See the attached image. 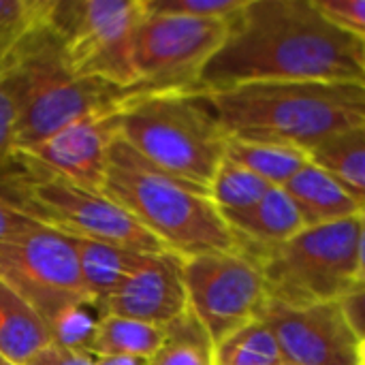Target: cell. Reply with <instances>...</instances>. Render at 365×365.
I'll list each match as a JSON object with an SVG mask.
<instances>
[{"label":"cell","instance_id":"obj_27","mask_svg":"<svg viewBox=\"0 0 365 365\" xmlns=\"http://www.w3.org/2000/svg\"><path fill=\"white\" fill-rule=\"evenodd\" d=\"M246 0H145L150 13L182 15L195 19H229Z\"/></svg>","mask_w":365,"mask_h":365},{"label":"cell","instance_id":"obj_9","mask_svg":"<svg viewBox=\"0 0 365 365\" xmlns=\"http://www.w3.org/2000/svg\"><path fill=\"white\" fill-rule=\"evenodd\" d=\"M227 21L160 15L145 9L133 38V94L199 92L203 68L227 36Z\"/></svg>","mask_w":365,"mask_h":365},{"label":"cell","instance_id":"obj_5","mask_svg":"<svg viewBox=\"0 0 365 365\" xmlns=\"http://www.w3.org/2000/svg\"><path fill=\"white\" fill-rule=\"evenodd\" d=\"M120 135L156 169L210 195L227 135L205 94H141L120 111Z\"/></svg>","mask_w":365,"mask_h":365},{"label":"cell","instance_id":"obj_37","mask_svg":"<svg viewBox=\"0 0 365 365\" xmlns=\"http://www.w3.org/2000/svg\"><path fill=\"white\" fill-rule=\"evenodd\" d=\"M364 68H365V43H364Z\"/></svg>","mask_w":365,"mask_h":365},{"label":"cell","instance_id":"obj_29","mask_svg":"<svg viewBox=\"0 0 365 365\" xmlns=\"http://www.w3.org/2000/svg\"><path fill=\"white\" fill-rule=\"evenodd\" d=\"M15 152V105L0 79V169H4L13 160Z\"/></svg>","mask_w":365,"mask_h":365},{"label":"cell","instance_id":"obj_20","mask_svg":"<svg viewBox=\"0 0 365 365\" xmlns=\"http://www.w3.org/2000/svg\"><path fill=\"white\" fill-rule=\"evenodd\" d=\"M225 156L252 171L274 188H284L312 160L310 152L299 148L242 139H227Z\"/></svg>","mask_w":365,"mask_h":365},{"label":"cell","instance_id":"obj_23","mask_svg":"<svg viewBox=\"0 0 365 365\" xmlns=\"http://www.w3.org/2000/svg\"><path fill=\"white\" fill-rule=\"evenodd\" d=\"M148 365H214V342L188 310L165 327V342Z\"/></svg>","mask_w":365,"mask_h":365},{"label":"cell","instance_id":"obj_1","mask_svg":"<svg viewBox=\"0 0 365 365\" xmlns=\"http://www.w3.org/2000/svg\"><path fill=\"white\" fill-rule=\"evenodd\" d=\"M280 81L365 83L364 41L331 24L314 0H246L203 68L199 94Z\"/></svg>","mask_w":365,"mask_h":365},{"label":"cell","instance_id":"obj_4","mask_svg":"<svg viewBox=\"0 0 365 365\" xmlns=\"http://www.w3.org/2000/svg\"><path fill=\"white\" fill-rule=\"evenodd\" d=\"M103 195L182 259L240 250L207 192L156 169L122 137L111 148Z\"/></svg>","mask_w":365,"mask_h":365},{"label":"cell","instance_id":"obj_19","mask_svg":"<svg viewBox=\"0 0 365 365\" xmlns=\"http://www.w3.org/2000/svg\"><path fill=\"white\" fill-rule=\"evenodd\" d=\"M165 342V327L143 321L101 314L92 334L88 355L92 357H133L150 361Z\"/></svg>","mask_w":365,"mask_h":365},{"label":"cell","instance_id":"obj_30","mask_svg":"<svg viewBox=\"0 0 365 365\" xmlns=\"http://www.w3.org/2000/svg\"><path fill=\"white\" fill-rule=\"evenodd\" d=\"M34 225H36L34 218H30L21 210L13 207L11 203L0 199V248H4L6 244H11L17 237H21Z\"/></svg>","mask_w":365,"mask_h":365},{"label":"cell","instance_id":"obj_24","mask_svg":"<svg viewBox=\"0 0 365 365\" xmlns=\"http://www.w3.org/2000/svg\"><path fill=\"white\" fill-rule=\"evenodd\" d=\"M272 188L265 180L225 156L210 184V199L222 216L240 214L255 207Z\"/></svg>","mask_w":365,"mask_h":365},{"label":"cell","instance_id":"obj_13","mask_svg":"<svg viewBox=\"0 0 365 365\" xmlns=\"http://www.w3.org/2000/svg\"><path fill=\"white\" fill-rule=\"evenodd\" d=\"M184 261L175 252H148L135 272L98 306L101 314L167 327L188 312Z\"/></svg>","mask_w":365,"mask_h":365},{"label":"cell","instance_id":"obj_21","mask_svg":"<svg viewBox=\"0 0 365 365\" xmlns=\"http://www.w3.org/2000/svg\"><path fill=\"white\" fill-rule=\"evenodd\" d=\"M310 158L331 173L365 212V124L321 143Z\"/></svg>","mask_w":365,"mask_h":365},{"label":"cell","instance_id":"obj_14","mask_svg":"<svg viewBox=\"0 0 365 365\" xmlns=\"http://www.w3.org/2000/svg\"><path fill=\"white\" fill-rule=\"evenodd\" d=\"M120 137V111L101 113L64 126L24 154L79 188L103 192L109 154Z\"/></svg>","mask_w":365,"mask_h":365},{"label":"cell","instance_id":"obj_6","mask_svg":"<svg viewBox=\"0 0 365 365\" xmlns=\"http://www.w3.org/2000/svg\"><path fill=\"white\" fill-rule=\"evenodd\" d=\"M0 199L68 237L107 242L137 252L167 250L109 197L71 184L24 152H15L13 160L0 169Z\"/></svg>","mask_w":365,"mask_h":365},{"label":"cell","instance_id":"obj_17","mask_svg":"<svg viewBox=\"0 0 365 365\" xmlns=\"http://www.w3.org/2000/svg\"><path fill=\"white\" fill-rule=\"evenodd\" d=\"M51 344L45 319L6 282L0 280V355L13 365H28Z\"/></svg>","mask_w":365,"mask_h":365},{"label":"cell","instance_id":"obj_7","mask_svg":"<svg viewBox=\"0 0 365 365\" xmlns=\"http://www.w3.org/2000/svg\"><path fill=\"white\" fill-rule=\"evenodd\" d=\"M357 240L359 216L306 227L282 246L252 257L267 302L289 308L340 302L357 287Z\"/></svg>","mask_w":365,"mask_h":365},{"label":"cell","instance_id":"obj_16","mask_svg":"<svg viewBox=\"0 0 365 365\" xmlns=\"http://www.w3.org/2000/svg\"><path fill=\"white\" fill-rule=\"evenodd\" d=\"M284 190L293 199L306 227L331 225L361 214L344 186L312 160L284 186Z\"/></svg>","mask_w":365,"mask_h":365},{"label":"cell","instance_id":"obj_2","mask_svg":"<svg viewBox=\"0 0 365 365\" xmlns=\"http://www.w3.org/2000/svg\"><path fill=\"white\" fill-rule=\"evenodd\" d=\"M205 96L227 139L280 143L312 152L365 124V83H248Z\"/></svg>","mask_w":365,"mask_h":365},{"label":"cell","instance_id":"obj_12","mask_svg":"<svg viewBox=\"0 0 365 365\" xmlns=\"http://www.w3.org/2000/svg\"><path fill=\"white\" fill-rule=\"evenodd\" d=\"M261 319L272 327L287 364L359 365L361 340L353 331L340 302L306 308L267 302Z\"/></svg>","mask_w":365,"mask_h":365},{"label":"cell","instance_id":"obj_28","mask_svg":"<svg viewBox=\"0 0 365 365\" xmlns=\"http://www.w3.org/2000/svg\"><path fill=\"white\" fill-rule=\"evenodd\" d=\"M340 30L357 36L365 43V0H314Z\"/></svg>","mask_w":365,"mask_h":365},{"label":"cell","instance_id":"obj_3","mask_svg":"<svg viewBox=\"0 0 365 365\" xmlns=\"http://www.w3.org/2000/svg\"><path fill=\"white\" fill-rule=\"evenodd\" d=\"M0 79L15 105L17 152L77 120L122 111L135 96L107 81L75 75L49 24L28 34L0 62Z\"/></svg>","mask_w":365,"mask_h":365},{"label":"cell","instance_id":"obj_8","mask_svg":"<svg viewBox=\"0 0 365 365\" xmlns=\"http://www.w3.org/2000/svg\"><path fill=\"white\" fill-rule=\"evenodd\" d=\"M143 15L145 0H56L49 26L75 75L133 92V38Z\"/></svg>","mask_w":365,"mask_h":365},{"label":"cell","instance_id":"obj_11","mask_svg":"<svg viewBox=\"0 0 365 365\" xmlns=\"http://www.w3.org/2000/svg\"><path fill=\"white\" fill-rule=\"evenodd\" d=\"M184 280L188 310L203 325L214 346L261 319L267 304L261 267L242 250L186 259Z\"/></svg>","mask_w":365,"mask_h":365},{"label":"cell","instance_id":"obj_39","mask_svg":"<svg viewBox=\"0 0 365 365\" xmlns=\"http://www.w3.org/2000/svg\"><path fill=\"white\" fill-rule=\"evenodd\" d=\"M0 361H2V355H0Z\"/></svg>","mask_w":365,"mask_h":365},{"label":"cell","instance_id":"obj_31","mask_svg":"<svg viewBox=\"0 0 365 365\" xmlns=\"http://www.w3.org/2000/svg\"><path fill=\"white\" fill-rule=\"evenodd\" d=\"M28 365H96L94 357L81 351H68L62 346H56L53 342L41 351Z\"/></svg>","mask_w":365,"mask_h":365},{"label":"cell","instance_id":"obj_32","mask_svg":"<svg viewBox=\"0 0 365 365\" xmlns=\"http://www.w3.org/2000/svg\"><path fill=\"white\" fill-rule=\"evenodd\" d=\"M342 310L353 327V331L357 334V338L364 342L365 340V287H355L349 295H344L340 299Z\"/></svg>","mask_w":365,"mask_h":365},{"label":"cell","instance_id":"obj_33","mask_svg":"<svg viewBox=\"0 0 365 365\" xmlns=\"http://www.w3.org/2000/svg\"><path fill=\"white\" fill-rule=\"evenodd\" d=\"M357 287H365V212L359 214V240H357Z\"/></svg>","mask_w":365,"mask_h":365},{"label":"cell","instance_id":"obj_34","mask_svg":"<svg viewBox=\"0 0 365 365\" xmlns=\"http://www.w3.org/2000/svg\"><path fill=\"white\" fill-rule=\"evenodd\" d=\"M96 365H148V361L133 357H94Z\"/></svg>","mask_w":365,"mask_h":365},{"label":"cell","instance_id":"obj_38","mask_svg":"<svg viewBox=\"0 0 365 365\" xmlns=\"http://www.w3.org/2000/svg\"><path fill=\"white\" fill-rule=\"evenodd\" d=\"M278 365H291V364H287V361H282V364H278Z\"/></svg>","mask_w":365,"mask_h":365},{"label":"cell","instance_id":"obj_35","mask_svg":"<svg viewBox=\"0 0 365 365\" xmlns=\"http://www.w3.org/2000/svg\"><path fill=\"white\" fill-rule=\"evenodd\" d=\"M359 365H365V340L359 344Z\"/></svg>","mask_w":365,"mask_h":365},{"label":"cell","instance_id":"obj_22","mask_svg":"<svg viewBox=\"0 0 365 365\" xmlns=\"http://www.w3.org/2000/svg\"><path fill=\"white\" fill-rule=\"evenodd\" d=\"M282 351L272 327L257 319L214 346V365H278Z\"/></svg>","mask_w":365,"mask_h":365},{"label":"cell","instance_id":"obj_10","mask_svg":"<svg viewBox=\"0 0 365 365\" xmlns=\"http://www.w3.org/2000/svg\"><path fill=\"white\" fill-rule=\"evenodd\" d=\"M0 280L19 293L47 325L66 310L90 304L73 240L41 222L0 248Z\"/></svg>","mask_w":365,"mask_h":365},{"label":"cell","instance_id":"obj_26","mask_svg":"<svg viewBox=\"0 0 365 365\" xmlns=\"http://www.w3.org/2000/svg\"><path fill=\"white\" fill-rule=\"evenodd\" d=\"M92 312H98V310L90 304H81V306H75V308L66 310L64 314H60L49 325L51 342L56 346H62L68 351L88 353L92 334H94V327L98 321V317H92Z\"/></svg>","mask_w":365,"mask_h":365},{"label":"cell","instance_id":"obj_36","mask_svg":"<svg viewBox=\"0 0 365 365\" xmlns=\"http://www.w3.org/2000/svg\"><path fill=\"white\" fill-rule=\"evenodd\" d=\"M0 365H13V364H9L6 359H2V361H0Z\"/></svg>","mask_w":365,"mask_h":365},{"label":"cell","instance_id":"obj_25","mask_svg":"<svg viewBox=\"0 0 365 365\" xmlns=\"http://www.w3.org/2000/svg\"><path fill=\"white\" fill-rule=\"evenodd\" d=\"M56 0H0V62L51 19Z\"/></svg>","mask_w":365,"mask_h":365},{"label":"cell","instance_id":"obj_15","mask_svg":"<svg viewBox=\"0 0 365 365\" xmlns=\"http://www.w3.org/2000/svg\"><path fill=\"white\" fill-rule=\"evenodd\" d=\"M237 237V246L248 257H257L282 246L306 229L293 199L284 188H272L255 207L222 216Z\"/></svg>","mask_w":365,"mask_h":365},{"label":"cell","instance_id":"obj_18","mask_svg":"<svg viewBox=\"0 0 365 365\" xmlns=\"http://www.w3.org/2000/svg\"><path fill=\"white\" fill-rule=\"evenodd\" d=\"M71 240L77 252V265H79L83 289L94 308L107 295H111L148 255L107 242H94L81 237H71Z\"/></svg>","mask_w":365,"mask_h":365}]
</instances>
